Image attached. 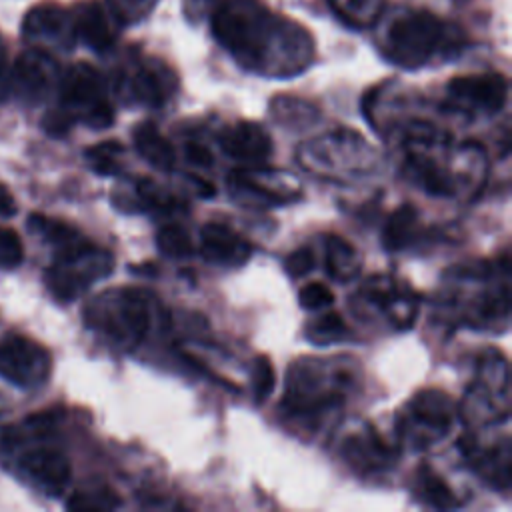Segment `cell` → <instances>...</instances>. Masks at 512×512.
Segmentation results:
<instances>
[{
	"label": "cell",
	"instance_id": "5b68a950",
	"mask_svg": "<svg viewBox=\"0 0 512 512\" xmlns=\"http://www.w3.org/2000/svg\"><path fill=\"white\" fill-rule=\"evenodd\" d=\"M90 320L124 346H136L148 332V296L138 288H122L92 302Z\"/></svg>",
	"mask_w": 512,
	"mask_h": 512
},
{
	"label": "cell",
	"instance_id": "7c38bea8",
	"mask_svg": "<svg viewBox=\"0 0 512 512\" xmlns=\"http://www.w3.org/2000/svg\"><path fill=\"white\" fill-rule=\"evenodd\" d=\"M218 142L224 154L250 166L266 162L272 154L270 134L254 122H238L234 126L224 128Z\"/></svg>",
	"mask_w": 512,
	"mask_h": 512
},
{
	"label": "cell",
	"instance_id": "8992f818",
	"mask_svg": "<svg viewBox=\"0 0 512 512\" xmlns=\"http://www.w3.org/2000/svg\"><path fill=\"white\" fill-rule=\"evenodd\" d=\"M52 370L48 350L28 336H8L0 342V376L18 388L42 386Z\"/></svg>",
	"mask_w": 512,
	"mask_h": 512
},
{
	"label": "cell",
	"instance_id": "603a6c76",
	"mask_svg": "<svg viewBox=\"0 0 512 512\" xmlns=\"http://www.w3.org/2000/svg\"><path fill=\"white\" fill-rule=\"evenodd\" d=\"M420 488H422V496L436 508H450L456 506V498L454 492L450 490L448 484L442 482V478L426 468L420 470Z\"/></svg>",
	"mask_w": 512,
	"mask_h": 512
},
{
	"label": "cell",
	"instance_id": "ac0fdd59",
	"mask_svg": "<svg viewBox=\"0 0 512 512\" xmlns=\"http://www.w3.org/2000/svg\"><path fill=\"white\" fill-rule=\"evenodd\" d=\"M360 268L354 246H350L340 236L326 238V270L334 280H348Z\"/></svg>",
	"mask_w": 512,
	"mask_h": 512
},
{
	"label": "cell",
	"instance_id": "9a60e30c",
	"mask_svg": "<svg viewBox=\"0 0 512 512\" xmlns=\"http://www.w3.org/2000/svg\"><path fill=\"white\" fill-rule=\"evenodd\" d=\"M134 146L138 154L156 170L170 172L174 168L176 156L174 148L166 136L156 128L154 122H142L134 130Z\"/></svg>",
	"mask_w": 512,
	"mask_h": 512
},
{
	"label": "cell",
	"instance_id": "4316f807",
	"mask_svg": "<svg viewBox=\"0 0 512 512\" xmlns=\"http://www.w3.org/2000/svg\"><path fill=\"white\" fill-rule=\"evenodd\" d=\"M274 368L268 356H258L254 360V372H252V390H254V400L262 404L274 390Z\"/></svg>",
	"mask_w": 512,
	"mask_h": 512
},
{
	"label": "cell",
	"instance_id": "cb8c5ba5",
	"mask_svg": "<svg viewBox=\"0 0 512 512\" xmlns=\"http://www.w3.org/2000/svg\"><path fill=\"white\" fill-rule=\"evenodd\" d=\"M306 334L316 344H328L346 334V324L338 312H326L306 328Z\"/></svg>",
	"mask_w": 512,
	"mask_h": 512
},
{
	"label": "cell",
	"instance_id": "f546056e",
	"mask_svg": "<svg viewBox=\"0 0 512 512\" xmlns=\"http://www.w3.org/2000/svg\"><path fill=\"white\" fill-rule=\"evenodd\" d=\"M284 266L290 272V276H304L314 268V254L310 248H298L286 256Z\"/></svg>",
	"mask_w": 512,
	"mask_h": 512
},
{
	"label": "cell",
	"instance_id": "9c48e42d",
	"mask_svg": "<svg viewBox=\"0 0 512 512\" xmlns=\"http://www.w3.org/2000/svg\"><path fill=\"white\" fill-rule=\"evenodd\" d=\"M22 476L48 496H60L72 480V466L56 448H32L18 458Z\"/></svg>",
	"mask_w": 512,
	"mask_h": 512
},
{
	"label": "cell",
	"instance_id": "4fadbf2b",
	"mask_svg": "<svg viewBox=\"0 0 512 512\" xmlns=\"http://www.w3.org/2000/svg\"><path fill=\"white\" fill-rule=\"evenodd\" d=\"M74 16V30L76 40H82L96 52H104L114 44L116 20L110 16L108 8L100 2H86L78 6Z\"/></svg>",
	"mask_w": 512,
	"mask_h": 512
},
{
	"label": "cell",
	"instance_id": "836d02e7",
	"mask_svg": "<svg viewBox=\"0 0 512 512\" xmlns=\"http://www.w3.org/2000/svg\"><path fill=\"white\" fill-rule=\"evenodd\" d=\"M14 214H16V200L10 194V190L4 184H0V216L10 218Z\"/></svg>",
	"mask_w": 512,
	"mask_h": 512
},
{
	"label": "cell",
	"instance_id": "2e32d148",
	"mask_svg": "<svg viewBox=\"0 0 512 512\" xmlns=\"http://www.w3.org/2000/svg\"><path fill=\"white\" fill-rule=\"evenodd\" d=\"M412 416L426 424L432 430H446L452 422V406H450V398H446L442 392L438 390H426L420 392L414 400H412Z\"/></svg>",
	"mask_w": 512,
	"mask_h": 512
},
{
	"label": "cell",
	"instance_id": "44dd1931",
	"mask_svg": "<svg viewBox=\"0 0 512 512\" xmlns=\"http://www.w3.org/2000/svg\"><path fill=\"white\" fill-rule=\"evenodd\" d=\"M156 246L168 258H186L194 252L190 234L178 224L162 226L156 234Z\"/></svg>",
	"mask_w": 512,
	"mask_h": 512
},
{
	"label": "cell",
	"instance_id": "ba28073f",
	"mask_svg": "<svg viewBox=\"0 0 512 512\" xmlns=\"http://www.w3.org/2000/svg\"><path fill=\"white\" fill-rule=\"evenodd\" d=\"M22 36L34 48L70 50L76 42L74 16L56 4L34 6L22 22Z\"/></svg>",
	"mask_w": 512,
	"mask_h": 512
},
{
	"label": "cell",
	"instance_id": "4dcf8cb0",
	"mask_svg": "<svg viewBox=\"0 0 512 512\" xmlns=\"http://www.w3.org/2000/svg\"><path fill=\"white\" fill-rule=\"evenodd\" d=\"M220 2L222 0H184V10H186V16L200 20L204 16H210Z\"/></svg>",
	"mask_w": 512,
	"mask_h": 512
},
{
	"label": "cell",
	"instance_id": "d6986e66",
	"mask_svg": "<svg viewBox=\"0 0 512 512\" xmlns=\"http://www.w3.org/2000/svg\"><path fill=\"white\" fill-rule=\"evenodd\" d=\"M418 220V212L414 206L410 204H404L400 208H396L390 218L386 220L384 224V230H382V244L386 250H400L404 248L410 238H412V230H414V224Z\"/></svg>",
	"mask_w": 512,
	"mask_h": 512
},
{
	"label": "cell",
	"instance_id": "5bb4252c",
	"mask_svg": "<svg viewBox=\"0 0 512 512\" xmlns=\"http://www.w3.org/2000/svg\"><path fill=\"white\" fill-rule=\"evenodd\" d=\"M128 86L138 102H144L148 106H162L166 98L172 94L176 82L174 74L162 62L150 60L138 64L132 70Z\"/></svg>",
	"mask_w": 512,
	"mask_h": 512
},
{
	"label": "cell",
	"instance_id": "7402d4cb",
	"mask_svg": "<svg viewBox=\"0 0 512 512\" xmlns=\"http://www.w3.org/2000/svg\"><path fill=\"white\" fill-rule=\"evenodd\" d=\"M122 150H124L122 144L116 140L100 142L86 150V160L94 172H98L102 176H112L120 170L118 154H122Z\"/></svg>",
	"mask_w": 512,
	"mask_h": 512
},
{
	"label": "cell",
	"instance_id": "52a82bcc",
	"mask_svg": "<svg viewBox=\"0 0 512 512\" xmlns=\"http://www.w3.org/2000/svg\"><path fill=\"white\" fill-rule=\"evenodd\" d=\"M60 82L58 62L48 50L30 46L10 70V88L30 104L44 100Z\"/></svg>",
	"mask_w": 512,
	"mask_h": 512
},
{
	"label": "cell",
	"instance_id": "d6a6232c",
	"mask_svg": "<svg viewBox=\"0 0 512 512\" xmlns=\"http://www.w3.org/2000/svg\"><path fill=\"white\" fill-rule=\"evenodd\" d=\"M186 158L198 166H210L212 164V154L206 146L198 144V142H190L186 144Z\"/></svg>",
	"mask_w": 512,
	"mask_h": 512
},
{
	"label": "cell",
	"instance_id": "ffe728a7",
	"mask_svg": "<svg viewBox=\"0 0 512 512\" xmlns=\"http://www.w3.org/2000/svg\"><path fill=\"white\" fill-rule=\"evenodd\" d=\"M28 224H30V228H32L36 234L44 236L50 244H54L56 250L62 248V246L72 244L74 240H78V238L82 236L76 228L68 226L66 222L48 218V216H44V214H32V216L28 218Z\"/></svg>",
	"mask_w": 512,
	"mask_h": 512
},
{
	"label": "cell",
	"instance_id": "f1b7e54d",
	"mask_svg": "<svg viewBox=\"0 0 512 512\" xmlns=\"http://www.w3.org/2000/svg\"><path fill=\"white\" fill-rule=\"evenodd\" d=\"M300 306L306 310H320L334 302L332 290L322 282H308L298 294Z\"/></svg>",
	"mask_w": 512,
	"mask_h": 512
},
{
	"label": "cell",
	"instance_id": "1f68e13d",
	"mask_svg": "<svg viewBox=\"0 0 512 512\" xmlns=\"http://www.w3.org/2000/svg\"><path fill=\"white\" fill-rule=\"evenodd\" d=\"M10 64H8V52L4 46V40L0 36V102L8 96L10 92Z\"/></svg>",
	"mask_w": 512,
	"mask_h": 512
},
{
	"label": "cell",
	"instance_id": "8fae6325",
	"mask_svg": "<svg viewBox=\"0 0 512 512\" xmlns=\"http://www.w3.org/2000/svg\"><path fill=\"white\" fill-rule=\"evenodd\" d=\"M200 252L216 266L236 268L250 258L252 246L228 224L208 222L200 230Z\"/></svg>",
	"mask_w": 512,
	"mask_h": 512
},
{
	"label": "cell",
	"instance_id": "30bf717a",
	"mask_svg": "<svg viewBox=\"0 0 512 512\" xmlns=\"http://www.w3.org/2000/svg\"><path fill=\"white\" fill-rule=\"evenodd\" d=\"M448 96L458 106H468L482 112H498L506 102L508 82L498 72L458 76L450 80Z\"/></svg>",
	"mask_w": 512,
	"mask_h": 512
},
{
	"label": "cell",
	"instance_id": "7a4b0ae2",
	"mask_svg": "<svg viewBox=\"0 0 512 512\" xmlns=\"http://www.w3.org/2000/svg\"><path fill=\"white\" fill-rule=\"evenodd\" d=\"M462 42V32L442 22L438 16L430 12H410L390 26L384 54L402 68H418L434 58V54L460 50Z\"/></svg>",
	"mask_w": 512,
	"mask_h": 512
},
{
	"label": "cell",
	"instance_id": "83f0119b",
	"mask_svg": "<svg viewBox=\"0 0 512 512\" xmlns=\"http://www.w3.org/2000/svg\"><path fill=\"white\" fill-rule=\"evenodd\" d=\"M118 504L120 500L116 498V494L104 488L98 492H76L72 494L66 506L76 510H102V508H114Z\"/></svg>",
	"mask_w": 512,
	"mask_h": 512
},
{
	"label": "cell",
	"instance_id": "e0dca14e",
	"mask_svg": "<svg viewBox=\"0 0 512 512\" xmlns=\"http://www.w3.org/2000/svg\"><path fill=\"white\" fill-rule=\"evenodd\" d=\"M328 4L346 26L354 28L372 26L384 10V0H328Z\"/></svg>",
	"mask_w": 512,
	"mask_h": 512
},
{
	"label": "cell",
	"instance_id": "6da1fadb",
	"mask_svg": "<svg viewBox=\"0 0 512 512\" xmlns=\"http://www.w3.org/2000/svg\"><path fill=\"white\" fill-rule=\"evenodd\" d=\"M212 34L244 68L264 70L276 58L282 72L304 68L312 56L306 30L258 0H222L210 14Z\"/></svg>",
	"mask_w": 512,
	"mask_h": 512
},
{
	"label": "cell",
	"instance_id": "d4e9b609",
	"mask_svg": "<svg viewBox=\"0 0 512 512\" xmlns=\"http://www.w3.org/2000/svg\"><path fill=\"white\" fill-rule=\"evenodd\" d=\"M108 12L116 24H134L142 20L158 0H106Z\"/></svg>",
	"mask_w": 512,
	"mask_h": 512
},
{
	"label": "cell",
	"instance_id": "277c9868",
	"mask_svg": "<svg viewBox=\"0 0 512 512\" xmlns=\"http://www.w3.org/2000/svg\"><path fill=\"white\" fill-rule=\"evenodd\" d=\"M60 86V110H64L70 120H82L92 130H104L114 122V108L106 98L104 78L100 72L78 62L70 66L58 82Z\"/></svg>",
	"mask_w": 512,
	"mask_h": 512
},
{
	"label": "cell",
	"instance_id": "3957f363",
	"mask_svg": "<svg viewBox=\"0 0 512 512\" xmlns=\"http://www.w3.org/2000/svg\"><path fill=\"white\" fill-rule=\"evenodd\" d=\"M112 256L90 240L80 236L68 246L56 250L54 262L46 268L44 282L54 298L70 302L78 298L90 284L110 274Z\"/></svg>",
	"mask_w": 512,
	"mask_h": 512
},
{
	"label": "cell",
	"instance_id": "484cf974",
	"mask_svg": "<svg viewBox=\"0 0 512 512\" xmlns=\"http://www.w3.org/2000/svg\"><path fill=\"white\" fill-rule=\"evenodd\" d=\"M24 260V246L20 236L12 228L0 226V268H18Z\"/></svg>",
	"mask_w": 512,
	"mask_h": 512
}]
</instances>
